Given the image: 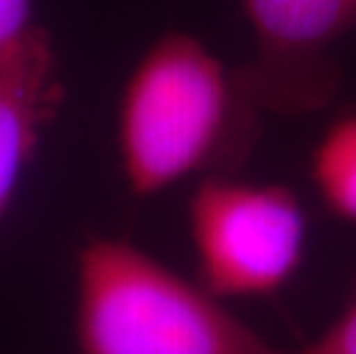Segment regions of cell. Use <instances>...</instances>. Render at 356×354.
<instances>
[{"mask_svg":"<svg viewBox=\"0 0 356 354\" xmlns=\"http://www.w3.org/2000/svg\"><path fill=\"white\" fill-rule=\"evenodd\" d=\"M51 35L42 26L0 56V214L24 177L44 127L63 104Z\"/></svg>","mask_w":356,"mask_h":354,"instance_id":"5b68a950","label":"cell"},{"mask_svg":"<svg viewBox=\"0 0 356 354\" xmlns=\"http://www.w3.org/2000/svg\"><path fill=\"white\" fill-rule=\"evenodd\" d=\"M253 54L237 67L264 115L327 108L343 86L338 47L356 33V0H241Z\"/></svg>","mask_w":356,"mask_h":354,"instance_id":"277c9868","label":"cell"},{"mask_svg":"<svg viewBox=\"0 0 356 354\" xmlns=\"http://www.w3.org/2000/svg\"><path fill=\"white\" fill-rule=\"evenodd\" d=\"M299 354H356V285L336 318L301 345Z\"/></svg>","mask_w":356,"mask_h":354,"instance_id":"52a82bcc","label":"cell"},{"mask_svg":"<svg viewBox=\"0 0 356 354\" xmlns=\"http://www.w3.org/2000/svg\"><path fill=\"white\" fill-rule=\"evenodd\" d=\"M30 12H33V0H0V56L35 28Z\"/></svg>","mask_w":356,"mask_h":354,"instance_id":"ba28073f","label":"cell"},{"mask_svg":"<svg viewBox=\"0 0 356 354\" xmlns=\"http://www.w3.org/2000/svg\"><path fill=\"white\" fill-rule=\"evenodd\" d=\"M310 179L324 207L356 225V106L322 131L310 154Z\"/></svg>","mask_w":356,"mask_h":354,"instance_id":"8992f818","label":"cell"},{"mask_svg":"<svg viewBox=\"0 0 356 354\" xmlns=\"http://www.w3.org/2000/svg\"><path fill=\"white\" fill-rule=\"evenodd\" d=\"M79 354H299L278 348L154 255L118 237H92L76 258Z\"/></svg>","mask_w":356,"mask_h":354,"instance_id":"7a4b0ae2","label":"cell"},{"mask_svg":"<svg viewBox=\"0 0 356 354\" xmlns=\"http://www.w3.org/2000/svg\"><path fill=\"white\" fill-rule=\"evenodd\" d=\"M262 115L237 67L188 33H165L129 77L118 113L127 184L156 195L184 179L234 175L251 159Z\"/></svg>","mask_w":356,"mask_h":354,"instance_id":"6da1fadb","label":"cell"},{"mask_svg":"<svg viewBox=\"0 0 356 354\" xmlns=\"http://www.w3.org/2000/svg\"><path fill=\"white\" fill-rule=\"evenodd\" d=\"M195 278L223 301L278 295L304 265L308 216L290 186L234 175L193 184L186 205Z\"/></svg>","mask_w":356,"mask_h":354,"instance_id":"3957f363","label":"cell"}]
</instances>
